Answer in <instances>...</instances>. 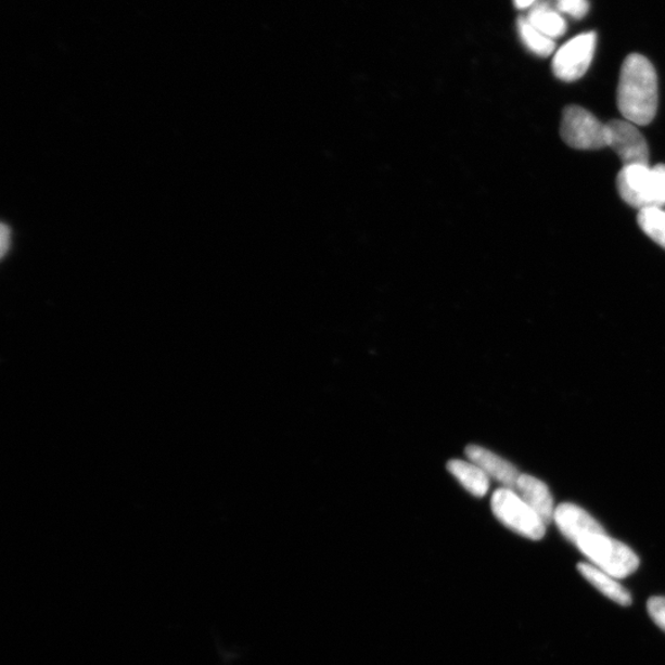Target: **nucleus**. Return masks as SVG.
<instances>
[{
    "label": "nucleus",
    "mask_w": 665,
    "mask_h": 665,
    "mask_svg": "<svg viewBox=\"0 0 665 665\" xmlns=\"http://www.w3.org/2000/svg\"><path fill=\"white\" fill-rule=\"evenodd\" d=\"M617 107L625 120L649 125L657 115L658 78L652 63L640 53L628 54L619 72Z\"/></svg>",
    "instance_id": "obj_1"
},
{
    "label": "nucleus",
    "mask_w": 665,
    "mask_h": 665,
    "mask_svg": "<svg viewBox=\"0 0 665 665\" xmlns=\"http://www.w3.org/2000/svg\"><path fill=\"white\" fill-rule=\"evenodd\" d=\"M616 186L619 196L632 207L643 209L665 205V166H630L619 170Z\"/></svg>",
    "instance_id": "obj_2"
},
{
    "label": "nucleus",
    "mask_w": 665,
    "mask_h": 665,
    "mask_svg": "<svg viewBox=\"0 0 665 665\" xmlns=\"http://www.w3.org/2000/svg\"><path fill=\"white\" fill-rule=\"evenodd\" d=\"M576 548L593 566L616 579L631 576L640 567L639 555L627 545L610 537L606 532L585 537Z\"/></svg>",
    "instance_id": "obj_3"
},
{
    "label": "nucleus",
    "mask_w": 665,
    "mask_h": 665,
    "mask_svg": "<svg viewBox=\"0 0 665 665\" xmlns=\"http://www.w3.org/2000/svg\"><path fill=\"white\" fill-rule=\"evenodd\" d=\"M490 507L498 521L510 530L534 541L543 539L548 524L519 496L516 490L497 489L491 497Z\"/></svg>",
    "instance_id": "obj_4"
},
{
    "label": "nucleus",
    "mask_w": 665,
    "mask_h": 665,
    "mask_svg": "<svg viewBox=\"0 0 665 665\" xmlns=\"http://www.w3.org/2000/svg\"><path fill=\"white\" fill-rule=\"evenodd\" d=\"M561 138L576 150H601L609 148L608 125L580 106L564 108Z\"/></svg>",
    "instance_id": "obj_5"
},
{
    "label": "nucleus",
    "mask_w": 665,
    "mask_h": 665,
    "mask_svg": "<svg viewBox=\"0 0 665 665\" xmlns=\"http://www.w3.org/2000/svg\"><path fill=\"white\" fill-rule=\"evenodd\" d=\"M598 36L583 33L562 44L552 60L553 75L563 81H576L586 75L593 62Z\"/></svg>",
    "instance_id": "obj_6"
},
{
    "label": "nucleus",
    "mask_w": 665,
    "mask_h": 665,
    "mask_svg": "<svg viewBox=\"0 0 665 665\" xmlns=\"http://www.w3.org/2000/svg\"><path fill=\"white\" fill-rule=\"evenodd\" d=\"M606 125L609 148L615 151L624 167L650 166L649 144L637 125L627 120H613Z\"/></svg>",
    "instance_id": "obj_7"
},
{
    "label": "nucleus",
    "mask_w": 665,
    "mask_h": 665,
    "mask_svg": "<svg viewBox=\"0 0 665 665\" xmlns=\"http://www.w3.org/2000/svg\"><path fill=\"white\" fill-rule=\"evenodd\" d=\"M553 522L574 546L591 534L605 532L587 510L573 503H563L555 508Z\"/></svg>",
    "instance_id": "obj_8"
},
{
    "label": "nucleus",
    "mask_w": 665,
    "mask_h": 665,
    "mask_svg": "<svg viewBox=\"0 0 665 665\" xmlns=\"http://www.w3.org/2000/svg\"><path fill=\"white\" fill-rule=\"evenodd\" d=\"M464 453H466L468 459L472 463L477 464L489 478H494L500 483L503 488L516 489L521 473H519L513 463H510L506 459L498 457L497 453L482 448V446L478 445L468 446Z\"/></svg>",
    "instance_id": "obj_9"
},
{
    "label": "nucleus",
    "mask_w": 665,
    "mask_h": 665,
    "mask_svg": "<svg viewBox=\"0 0 665 665\" xmlns=\"http://www.w3.org/2000/svg\"><path fill=\"white\" fill-rule=\"evenodd\" d=\"M515 490L546 524L552 523L555 508L546 483L530 475H521Z\"/></svg>",
    "instance_id": "obj_10"
},
{
    "label": "nucleus",
    "mask_w": 665,
    "mask_h": 665,
    "mask_svg": "<svg viewBox=\"0 0 665 665\" xmlns=\"http://www.w3.org/2000/svg\"><path fill=\"white\" fill-rule=\"evenodd\" d=\"M578 571L591 586H594L600 593H603L610 600L615 601L616 604L623 606L632 604L630 591L619 585L616 578L610 576V574L586 562L578 563Z\"/></svg>",
    "instance_id": "obj_11"
},
{
    "label": "nucleus",
    "mask_w": 665,
    "mask_h": 665,
    "mask_svg": "<svg viewBox=\"0 0 665 665\" xmlns=\"http://www.w3.org/2000/svg\"><path fill=\"white\" fill-rule=\"evenodd\" d=\"M526 20L552 40L561 38L567 31L566 20L549 0H542L528 9Z\"/></svg>",
    "instance_id": "obj_12"
},
{
    "label": "nucleus",
    "mask_w": 665,
    "mask_h": 665,
    "mask_svg": "<svg viewBox=\"0 0 665 665\" xmlns=\"http://www.w3.org/2000/svg\"><path fill=\"white\" fill-rule=\"evenodd\" d=\"M448 471L470 495L477 498L487 495L489 477L477 464L471 461L451 460L448 462Z\"/></svg>",
    "instance_id": "obj_13"
},
{
    "label": "nucleus",
    "mask_w": 665,
    "mask_h": 665,
    "mask_svg": "<svg viewBox=\"0 0 665 665\" xmlns=\"http://www.w3.org/2000/svg\"><path fill=\"white\" fill-rule=\"evenodd\" d=\"M517 33L521 36L526 49L540 57H549L555 50L554 40L548 38L541 31L526 20V16H521L517 20Z\"/></svg>",
    "instance_id": "obj_14"
},
{
    "label": "nucleus",
    "mask_w": 665,
    "mask_h": 665,
    "mask_svg": "<svg viewBox=\"0 0 665 665\" xmlns=\"http://www.w3.org/2000/svg\"><path fill=\"white\" fill-rule=\"evenodd\" d=\"M641 230L665 250V212L662 207L640 209L637 217Z\"/></svg>",
    "instance_id": "obj_15"
},
{
    "label": "nucleus",
    "mask_w": 665,
    "mask_h": 665,
    "mask_svg": "<svg viewBox=\"0 0 665 665\" xmlns=\"http://www.w3.org/2000/svg\"><path fill=\"white\" fill-rule=\"evenodd\" d=\"M561 14L568 15L572 20L580 21L589 13V0H552L551 2Z\"/></svg>",
    "instance_id": "obj_16"
},
{
    "label": "nucleus",
    "mask_w": 665,
    "mask_h": 665,
    "mask_svg": "<svg viewBox=\"0 0 665 665\" xmlns=\"http://www.w3.org/2000/svg\"><path fill=\"white\" fill-rule=\"evenodd\" d=\"M647 610L661 630L665 632V597H653L647 603Z\"/></svg>",
    "instance_id": "obj_17"
},
{
    "label": "nucleus",
    "mask_w": 665,
    "mask_h": 665,
    "mask_svg": "<svg viewBox=\"0 0 665 665\" xmlns=\"http://www.w3.org/2000/svg\"><path fill=\"white\" fill-rule=\"evenodd\" d=\"M9 247H11V229L7 225H2V230H0V253H2V257H5Z\"/></svg>",
    "instance_id": "obj_18"
},
{
    "label": "nucleus",
    "mask_w": 665,
    "mask_h": 665,
    "mask_svg": "<svg viewBox=\"0 0 665 665\" xmlns=\"http://www.w3.org/2000/svg\"><path fill=\"white\" fill-rule=\"evenodd\" d=\"M541 2V0H514V4L517 9H522V11H524V9H532L534 5H536L537 3Z\"/></svg>",
    "instance_id": "obj_19"
}]
</instances>
